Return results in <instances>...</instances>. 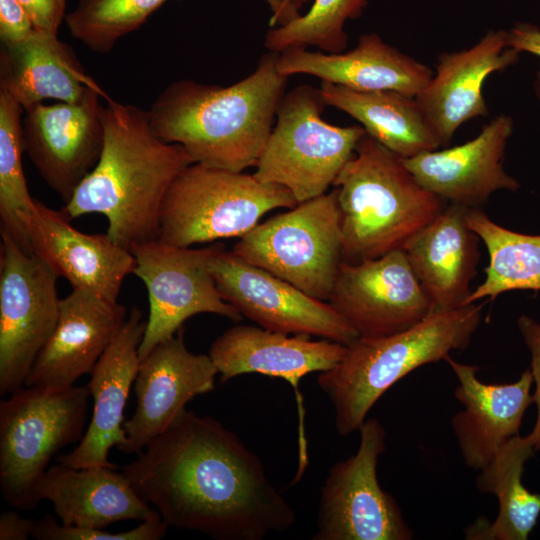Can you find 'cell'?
Listing matches in <instances>:
<instances>
[{
    "label": "cell",
    "instance_id": "15",
    "mask_svg": "<svg viewBox=\"0 0 540 540\" xmlns=\"http://www.w3.org/2000/svg\"><path fill=\"white\" fill-rule=\"evenodd\" d=\"M99 85L77 102L37 104L22 119L24 151L46 184L67 203L99 160L104 143Z\"/></svg>",
    "mask_w": 540,
    "mask_h": 540
},
{
    "label": "cell",
    "instance_id": "9",
    "mask_svg": "<svg viewBox=\"0 0 540 540\" xmlns=\"http://www.w3.org/2000/svg\"><path fill=\"white\" fill-rule=\"evenodd\" d=\"M232 252L327 302L344 261L336 190L258 223Z\"/></svg>",
    "mask_w": 540,
    "mask_h": 540
},
{
    "label": "cell",
    "instance_id": "37",
    "mask_svg": "<svg viewBox=\"0 0 540 540\" xmlns=\"http://www.w3.org/2000/svg\"><path fill=\"white\" fill-rule=\"evenodd\" d=\"M30 17L35 29L58 34L66 15V0H17Z\"/></svg>",
    "mask_w": 540,
    "mask_h": 540
},
{
    "label": "cell",
    "instance_id": "12",
    "mask_svg": "<svg viewBox=\"0 0 540 540\" xmlns=\"http://www.w3.org/2000/svg\"><path fill=\"white\" fill-rule=\"evenodd\" d=\"M217 248L178 247L156 239L130 250L136 259L133 274L145 284L149 300L140 361L196 314L211 313L232 321L242 318L222 297L210 272L209 261Z\"/></svg>",
    "mask_w": 540,
    "mask_h": 540
},
{
    "label": "cell",
    "instance_id": "24",
    "mask_svg": "<svg viewBox=\"0 0 540 540\" xmlns=\"http://www.w3.org/2000/svg\"><path fill=\"white\" fill-rule=\"evenodd\" d=\"M310 337L235 325L212 342L208 355L222 383L242 374L260 373L285 379L297 390L300 379L332 369L347 350L344 344Z\"/></svg>",
    "mask_w": 540,
    "mask_h": 540
},
{
    "label": "cell",
    "instance_id": "40",
    "mask_svg": "<svg viewBox=\"0 0 540 540\" xmlns=\"http://www.w3.org/2000/svg\"><path fill=\"white\" fill-rule=\"evenodd\" d=\"M271 10V17L269 19V27L282 26L290 21L282 0H264Z\"/></svg>",
    "mask_w": 540,
    "mask_h": 540
},
{
    "label": "cell",
    "instance_id": "35",
    "mask_svg": "<svg viewBox=\"0 0 540 540\" xmlns=\"http://www.w3.org/2000/svg\"><path fill=\"white\" fill-rule=\"evenodd\" d=\"M517 327L523 341L530 353V371L535 384L533 403L537 408V419L530 432L534 439L536 449H540V322L528 315H521L517 319Z\"/></svg>",
    "mask_w": 540,
    "mask_h": 540
},
{
    "label": "cell",
    "instance_id": "22",
    "mask_svg": "<svg viewBox=\"0 0 540 540\" xmlns=\"http://www.w3.org/2000/svg\"><path fill=\"white\" fill-rule=\"evenodd\" d=\"M445 361L458 385L455 397L463 409L451 419L457 444L467 467L481 470L509 439L519 434L526 410L533 403V377L526 369L513 383L489 384L477 377L478 366Z\"/></svg>",
    "mask_w": 540,
    "mask_h": 540
},
{
    "label": "cell",
    "instance_id": "2",
    "mask_svg": "<svg viewBox=\"0 0 540 540\" xmlns=\"http://www.w3.org/2000/svg\"><path fill=\"white\" fill-rule=\"evenodd\" d=\"M106 99L101 155L62 211L70 220L89 213L104 215L107 235L130 251L159 239L166 194L193 162L181 145L154 133L147 110Z\"/></svg>",
    "mask_w": 540,
    "mask_h": 540
},
{
    "label": "cell",
    "instance_id": "10",
    "mask_svg": "<svg viewBox=\"0 0 540 540\" xmlns=\"http://www.w3.org/2000/svg\"><path fill=\"white\" fill-rule=\"evenodd\" d=\"M357 452L335 463L321 488L313 540H410L414 532L377 477L386 431L379 420L359 428Z\"/></svg>",
    "mask_w": 540,
    "mask_h": 540
},
{
    "label": "cell",
    "instance_id": "31",
    "mask_svg": "<svg viewBox=\"0 0 540 540\" xmlns=\"http://www.w3.org/2000/svg\"><path fill=\"white\" fill-rule=\"evenodd\" d=\"M23 111L19 103L0 90V233L32 253L27 221L36 199L29 193L22 164Z\"/></svg>",
    "mask_w": 540,
    "mask_h": 540
},
{
    "label": "cell",
    "instance_id": "11",
    "mask_svg": "<svg viewBox=\"0 0 540 540\" xmlns=\"http://www.w3.org/2000/svg\"><path fill=\"white\" fill-rule=\"evenodd\" d=\"M59 276L42 259L1 234L0 395L25 386L58 321Z\"/></svg>",
    "mask_w": 540,
    "mask_h": 540
},
{
    "label": "cell",
    "instance_id": "20",
    "mask_svg": "<svg viewBox=\"0 0 540 540\" xmlns=\"http://www.w3.org/2000/svg\"><path fill=\"white\" fill-rule=\"evenodd\" d=\"M146 329L142 312L133 307L122 328L90 372L87 388L93 414L77 446L56 462L73 468H117L109 451L125 441L124 410L140 365L139 346Z\"/></svg>",
    "mask_w": 540,
    "mask_h": 540
},
{
    "label": "cell",
    "instance_id": "28",
    "mask_svg": "<svg viewBox=\"0 0 540 540\" xmlns=\"http://www.w3.org/2000/svg\"><path fill=\"white\" fill-rule=\"evenodd\" d=\"M319 89L326 106L357 120L368 136L402 158L442 146L414 96L392 90L359 91L328 82Z\"/></svg>",
    "mask_w": 540,
    "mask_h": 540
},
{
    "label": "cell",
    "instance_id": "13",
    "mask_svg": "<svg viewBox=\"0 0 540 540\" xmlns=\"http://www.w3.org/2000/svg\"><path fill=\"white\" fill-rule=\"evenodd\" d=\"M209 269L222 297L268 330L318 336L346 346L359 338L329 304L218 246Z\"/></svg>",
    "mask_w": 540,
    "mask_h": 540
},
{
    "label": "cell",
    "instance_id": "26",
    "mask_svg": "<svg viewBox=\"0 0 540 540\" xmlns=\"http://www.w3.org/2000/svg\"><path fill=\"white\" fill-rule=\"evenodd\" d=\"M117 468H73L56 463L48 468L38 496L51 502L65 525L105 529L129 520L144 521L157 513Z\"/></svg>",
    "mask_w": 540,
    "mask_h": 540
},
{
    "label": "cell",
    "instance_id": "38",
    "mask_svg": "<svg viewBox=\"0 0 540 540\" xmlns=\"http://www.w3.org/2000/svg\"><path fill=\"white\" fill-rule=\"evenodd\" d=\"M508 45L518 51L528 52L540 59V29L528 23H518L507 31ZM537 94L540 99V71L537 78Z\"/></svg>",
    "mask_w": 540,
    "mask_h": 540
},
{
    "label": "cell",
    "instance_id": "41",
    "mask_svg": "<svg viewBox=\"0 0 540 540\" xmlns=\"http://www.w3.org/2000/svg\"><path fill=\"white\" fill-rule=\"evenodd\" d=\"M284 9L290 19V21L297 18L301 12L300 10L312 0H282ZM289 21V22H290Z\"/></svg>",
    "mask_w": 540,
    "mask_h": 540
},
{
    "label": "cell",
    "instance_id": "17",
    "mask_svg": "<svg viewBox=\"0 0 540 540\" xmlns=\"http://www.w3.org/2000/svg\"><path fill=\"white\" fill-rule=\"evenodd\" d=\"M126 307L94 292L72 289L60 299L58 321L25 386L67 388L93 367L125 323Z\"/></svg>",
    "mask_w": 540,
    "mask_h": 540
},
{
    "label": "cell",
    "instance_id": "8",
    "mask_svg": "<svg viewBox=\"0 0 540 540\" xmlns=\"http://www.w3.org/2000/svg\"><path fill=\"white\" fill-rule=\"evenodd\" d=\"M320 89L300 84L286 92L253 175L287 188L298 203L326 193L366 135L361 125L325 121Z\"/></svg>",
    "mask_w": 540,
    "mask_h": 540
},
{
    "label": "cell",
    "instance_id": "34",
    "mask_svg": "<svg viewBox=\"0 0 540 540\" xmlns=\"http://www.w3.org/2000/svg\"><path fill=\"white\" fill-rule=\"evenodd\" d=\"M168 527L158 512L137 527L117 533L65 525L45 515L36 520L32 537L37 540H159L166 535Z\"/></svg>",
    "mask_w": 540,
    "mask_h": 540
},
{
    "label": "cell",
    "instance_id": "27",
    "mask_svg": "<svg viewBox=\"0 0 540 540\" xmlns=\"http://www.w3.org/2000/svg\"><path fill=\"white\" fill-rule=\"evenodd\" d=\"M96 85L73 49L55 34L35 29L18 43L2 45L0 90L24 111L46 99L77 102Z\"/></svg>",
    "mask_w": 540,
    "mask_h": 540
},
{
    "label": "cell",
    "instance_id": "4",
    "mask_svg": "<svg viewBox=\"0 0 540 540\" xmlns=\"http://www.w3.org/2000/svg\"><path fill=\"white\" fill-rule=\"evenodd\" d=\"M483 304L433 311L414 326L380 337H359L339 363L317 382L329 398L335 425L349 435L366 420L378 399L396 382L425 364L465 349L482 320Z\"/></svg>",
    "mask_w": 540,
    "mask_h": 540
},
{
    "label": "cell",
    "instance_id": "16",
    "mask_svg": "<svg viewBox=\"0 0 540 540\" xmlns=\"http://www.w3.org/2000/svg\"><path fill=\"white\" fill-rule=\"evenodd\" d=\"M217 374L209 355L188 350L183 327L157 344L140 361L134 381L136 409L123 424L125 441L118 449L128 454L140 453L190 401L215 389Z\"/></svg>",
    "mask_w": 540,
    "mask_h": 540
},
{
    "label": "cell",
    "instance_id": "18",
    "mask_svg": "<svg viewBox=\"0 0 540 540\" xmlns=\"http://www.w3.org/2000/svg\"><path fill=\"white\" fill-rule=\"evenodd\" d=\"M32 253L46 262L72 289H84L117 301L136 259L106 234H86L63 213L35 200L27 221Z\"/></svg>",
    "mask_w": 540,
    "mask_h": 540
},
{
    "label": "cell",
    "instance_id": "21",
    "mask_svg": "<svg viewBox=\"0 0 540 540\" xmlns=\"http://www.w3.org/2000/svg\"><path fill=\"white\" fill-rule=\"evenodd\" d=\"M519 54L508 45L507 31L490 30L469 49L439 56L436 72L415 98L442 145L462 124L488 115L485 80L517 62Z\"/></svg>",
    "mask_w": 540,
    "mask_h": 540
},
{
    "label": "cell",
    "instance_id": "23",
    "mask_svg": "<svg viewBox=\"0 0 540 540\" xmlns=\"http://www.w3.org/2000/svg\"><path fill=\"white\" fill-rule=\"evenodd\" d=\"M276 67L287 77L306 74L353 90H392L414 97L434 74L376 33L361 35L354 48L340 53L286 49L277 54Z\"/></svg>",
    "mask_w": 540,
    "mask_h": 540
},
{
    "label": "cell",
    "instance_id": "7",
    "mask_svg": "<svg viewBox=\"0 0 540 540\" xmlns=\"http://www.w3.org/2000/svg\"><path fill=\"white\" fill-rule=\"evenodd\" d=\"M298 204L285 187L253 174L188 165L174 180L161 209L159 239L178 247L241 237L277 208Z\"/></svg>",
    "mask_w": 540,
    "mask_h": 540
},
{
    "label": "cell",
    "instance_id": "36",
    "mask_svg": "<svg viewBox=\"0 0 540 540\" xmlns=\"http://www.w3.org/2000/svg\"><path fill=\"white\" fill-rule=\"evenodd\" d=\"M35 27L17 0H0V39L12 45L26 39Z\"/></svg>",
    "mask_w": 540,
    "mask_h": 540
},
{
    "label": "cell",
    "instance_id": "39",
    "mask_svg": "<svg viewBox=\"0 0 540 540\" xmlns=\"http://www.w3.org/2000/svg\"><path fill=\"white\" fill-rule=\"evenodd\" d=\"M36 520L18 512L4 511L0 515V540H26L33 535Z\"/></svg>",
    "mask_w": 540,
    "mask_h": 540
},
{
    "label": "cell",
    "instance_id": "30",
    "mask_svg": "<svg viewBox=\"0 0 540 540\" xmlns=\"http://www.w3.org/2000/svg\"><path fill=\"white\" fill-rule=\"evenodd\" d=\"M466 220L489 255L485 279L471 291L466 304L513 290H540V235L507 229L479 207L468 208Z\"/></svg>",
    "mask_w": 540,
    "mask_h": 540
},
{
    "label": "cell",
    "instance_id": "6",
    "mask_svg": "<svg viewBox=\"0 0 540 540\" xmlns=\"http://www.w3.org/2000/svg\"><path fill=\"white\" fill-rule=\"evenodd\" d=\"M86 387L24 386L0 403V490L12 507L34 509L53 457L87 429Z\"/></svg>",
    "mask_w": 540,
    "mask_h": 540
},
{
    "label": "cell",
    "instance_id": "1",
    "mask_svg": "<svg viewBox=\"0 0 540 540\" xmlns=\"http://www.w3.org/2000/svg\"><path fill=\"white\" fill-rule=\"evenodd\" d=\"M122 471L169 527L261 540L296 520L260 458L219 421L188 409Z\"/></svg>",
    "mask_w": 540,
    "mask_h": 540
},
{
    "label": "cell",
    "instance_id": "33",
    "mask_svg": "<svg viewBox=\"0 0 540 540\" xmlns=\"http://www.w3.org/2000/svg\"><path fill=\"white\" fill-rule=\"evenodd\" d=\"M166 0H78L65 23L71 36L98 54L109 53Z\"/></svg>",
    "mask_w": 540,
    "mask_h": 540
},
{
    "label": "cell",
    "instance_id": "3",
    "mask_svg": "<svg viewBox=\"0 0 540 540\" xmlns=\"http://www.w3.org/2000/svg\"><path fill=\"white\" fill-rule=\"evenodd\" d=\"M277 54H263L248 76L228 86L178 80L147 110L154 133L181 145L193 163L244 172L256 165L288 82Z\"/></svg>",
    "mask_w": 540,
    "mask_h": 540
},
{
    "label": "cell",
    "instance_id": "29",
    "mask_svg": "<svg viewBox=\"0 0 540 540\" xmlns=\"http://www.w3.org/2000/svg\"><path fill=\"white\" fill-rule=\"evenodd\" d=\"M531 434L509 439L486 467L480 470L476 487L496 496L498 514L492 522L479 519L464 529L469 540H527L540 516V494L522 483L525 463L535 455Z\"/></svg>",
    "mask_w": 540,
    "mask_h": 540
},
{
    "label": "cell",
    "instance_id": "32",
    "mask_svg": "<svg viewBox=\"0 0 540 540\" xmlns=\"http://www.w3.org/2000/svg\"><path fill=\"white\" fill-rule=\"evenodd\" d=\"M369 0H312L309 10L294 20L273 28L265 35L268 51L316 47L325 53L346 50L345 24L359 18Z\"/></svg>",
    "mask_w": 540,
    "mask_h": 540
},
{
    "label": "cell",
    "instance_id": "14",
    "mask_svg": "<svg viewBox=\"0 0 540 540\" xmlns=\"http://www.w3.org/2000/svg\"><path fill=\"white\" fill-rule=\"evenodd\" d=\"M327 302L365 338L403 331L434 311L403 249L343 261Z\"/></svg>",
    "mask_w": 540,
    "mask_h": 540
},
{
    "label": "cell",
    "instance_id": "5",
    "mask_svg": "<svg viewBox=\"0 0 540 540\" xmlns=\"http://www.w3.org/2000/svg\"><path fill=\"white\" fill-rule=\"evenodd\" d=\"M333 187L346 262L374 259L402 249L448 204L414 178L402 157L367 134Z\"/></svg>",
    "mask_w": 540,
    "mask_h": 540
},
{
    "label": "cell",
    "instance_id": "19",
    "mask_svg": "<svg viewBox=\"0 0 540 540\" xmlns=\"http://www.w3.org/2000/svg\"><path fill=\"white\" fill-rule=\"evenodd\" d=\"M512 132V118L502 114L464 144L403 160L424 188L447 203L479 207L498 190L515 191L520 187L503 165Z\"/></svg>",
    "mask_w": 540,
    "mask_h": 540
},
{
    "label": "cell",
    "instance_id": "25",
    "mask_svg": "<svg viewBox=\"0 0 540 540\" xmlns=\"http://www.w3.org/2000/svg\"><path fill=\"white\" fill-rule=\"evenodd\" d=\"M468 207L448 203L402 249L434 311L467 305L479 262L480 238L466 220Z\"/></svg>",
    "mask_w": 540,
    "mask_h": 540
}]
</instances>
